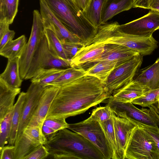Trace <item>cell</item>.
Masks as SVG:
<instances>
[{"label": "cell", "instance_id": "42", "mask_svg": "<svg viewBox=\"0 0 159 159\" xmlns=\"http://www.w3.org/2000/svg\"><path fill=\"white\" fill-rule=\"evenodd\" d=\"M10 24L5 20H0V39L10 29Z\"/></svg>", "mask_w": 159, "mask_h": 159}, {"label": "cell", "instance_id": "47", "mask_svg": "<svg viewBox=\"0 0 159 159\" xmlns=\"http://www.w3.org/2000/svg\"><path fill=\"white\" fill-rule=\"evenodd\" d=\"M157 105L156 106L157 108L159 109V96L158 97V100H157Z\"/></svg>", "mask_w": 159, "mask_h": 159}, {"label": "cell", "instance_id": "7", "mask_svg": "<svg viewBox=\"0 0 159 159\" xmlns=\"http://www.w3.org/2000/svg\"><path fill=\"white\" fill-rule=\"evenodd\" d=\"M70 67V60L59 57L50 49L44 34L34 54L24 80L31 79L44 69Z\"/></svg>", "mask_w": 159, "mask_h": 159}, {"label": "cell", "instance_id": "14", "mask_svg": "<svg viewBox=\"0 0 159 159\" xmlns=\"http://www.w3.org/2000/svg\"><path fill=\"white\" fill-rule=\"evenodd\" d=\"M59 88L52 86H49L45 88L37 107L26 128L42 126L43 121Z\"/></svg>", "mask_w": 159, "mask_h": 159}, {"label": "cell", "instance_id": "6", "mask_svg": "<svg viewBox=\"0 0 159 159\" xmlns=\"http://www.w3.org/2000/svg\"><path fill=\"white\" fill-rule=\"evenodd\" d=\"M106 105L118 117L145 125L158 127L159 115L153 105L148 109H139L131 102H123L115 99L112 96L105 100Z\"/></svg>", "mask_w": 159, "mask_h": 159}, {"label": "cell", "instance_id": "25", "mask_svg": "<svg viewBox=\"0 0 159 159\" xmlns=\"http://www.w3.org/2000/svg\"><path fill=\"white\" fill-rule=\"evenodd\" d=\"M25 96L26 92H20L19 94L17 100L14 104L11 129L8 139L9 145H14L16 140Z\"/></svg>", "mask_w": 159, "mask_h": 159}, {"label": "cell", "instance_id": "46", "mask_svg": "<svg viewBox=\"0 0 159 159\" xmlns=\"http://www.w3.org/2000/svg\"><path fill=\"white\" fill-rule=\"evenodd\" d=\"M155 109L156 112H157V113L159 115V109L157 108V107H155Z\"/></svg>", "mask_w": 159, "mask_h": 159}, {"label": "cell", "instance_id": "31", "mask_svg": "<svg viewBox=\"0 0 159 159\" xmlns=\"http://www.w3.org/2000/svg\"><path fill=\"white\" fill-rule=\"evenodd\" d=\"M99 123L104 131L112 151V159H121L116 139L112 117L106 121Z\"/></svg>", "mask_w": 159, "mask_h": 159}, {"label": "cell", "instance_id": "43", "mask_svg": "<svg viewBox=\"0 0 159 159\" xmlns=\"http://www.w3.org/2000/svg\"><path fill=\"white\" fill-rule=\"evenodd\" d=\"M133 7H139L148 9V6L150 0H133Z\"/></svg>", "mask_w": 159, "mask_h": 159}, {"label": "cell", "instance_id": "20", "mask_svg": "<svg viewBox=\"0 0 159 159\" xmlns=\"http://www.w3.org/2000/svg\"><path fill=\"white\" fill-rule=\"evenodd\" d=\"M133 0H105L101 14V24L118 14L129 10L133 7Z\"/></svg>", "mask_w": 159, "mask_h": 159}, {"label": "cell", "instance_id": "26", "mask_svg": "<svg viewBox=\"0 0 159 159\" xmlns=\"http://www.w3.org/2000/svg\"><path fill=\"white\" fill-rule=\"evenodd\" d=\"M26 43L25 36L22 35L7 43L0 49V54L8 59L20 57Z\"/></svg>", "mask_w": 159, "mask_h": 159}, {"label": "cell", "instance_id": "37", "mask_svg": "<svg viewBox=\"0 0 159 159\" xmlns=\"http://www.w3.org/2000/svg\"><path fill=\"white\" fill-rule=\"evenodd\" d=\"M67 58L70 60L77 52L85 46L81 43H76L68 42H61Z\"/></svg>", "mask_w": 159, "mask_h": 159}, {"label": "cell", "instance_id": "29", "mask_svg": "<svg viewBox=\"0 0 159 159\" xmlns=\"http://www.w3.org/2000/svg\"><path fill=\"white\" fill-rule=\"evenodd\" d=\"M105 0H91L89 6L83 13L90 22L95 28L101 25V16Z\"/></svg>", "mask_w": 159, "mask_h": 159}, {"label": "cell", "instance_id": "1", "mask_svg": "<svg viewBox=\"0 0 159 159\" xmlns=\"http://www.w3.org/2000/svg\"><path fill=\"white\" fill-rule=\"evenodd\" d=\"M109 98L98 79L84 76L59 88L46 117L66 119L74 116Z\"/></svg>", "mask_w": 159, "mask_h": 159}, {"label": "cell", "instance_id": "19", "mask_svg": "<svg viewBox=\"0 0 159 159\" xmlns=\"http://www.w3.org/2000/svg\"><path fill=\"white\" fill-rule=\"evenodd\" d=\"M21 89L13 88L0 79V120L13 108L16 97Z\"/></svg>", "mask_w": 159, "mask_h": 159}, {"label": "cell", "instance_id": "40", "mask_svg": "<svg viewBox=\"0 0 159 159\" xmlns=\"http://www.w3.org/2000/svg\"><path fill=\"white\" fill-rule=\"evenodd\" d=\"M15 150V145L5 146L0 151V159H14Z\"/></svg>", "mask_w": 159, "mask_h": 159}, {"label": "cell", "instance_id": "36", "mask_svg": "<svg viewBox=\"0 0 159 159\" xmlns=\"http://www.w3.org/2000/svg\"><path fill=\"white\" fill-rule=\"evenodd\" d=\"M113 112L109 107L106 105L93 110L90 117L99 123L102 122L110 119L112 117Z\"/></svg>", "mask_w": 159, "mask_h": 159}, {"label": "cell", "instance_id": "4", "mask_svg": "<svg viewBox=\"0 0 159 159\" xmlns=\"http://www.w3.org/2000/svg\"><path fill=\"white\" fill-rule=\"evenodd\" d=\"M118 23H106L98 28L95 42L123 46L143 55H149L157 47L158 42L152 35L142 37L123 33L117 29Z\"/></svg>", "mask_w": 159, "mask_h": 159}, {"label": "cell", "instance_id": "48", "mask_svg": "<svg viewBox=\"0 0 159 159\" xmlns=\"http://www.w3.org/2000/svg\"></svg>", "mask_w": 159, "mask_h": 159}, {"label": "cell", "instance_id": "12", "mask_svg": "<svg viewBox=\"0 0 159 159\" xmlns=\"http://www.w3.org/2000/svg\"><path fill=\"white\" fill-rule=\"evenodd\" d=\"M39 4L40 13L44 29L52 31L61 42L81 43L79 38L68 30L55 16L44 0H39Z\"/></svg>", "mask_w": 159, "mask_h": 159}, {"label": "cell", "instance_id": "41", "mask_svg": "<svg viewBox=\"0 0 159 159\" xmlns=\"http://www.w3.org/2000/svg\"><path fill=\"white\" fill-rule=\"evenodd\" d=\"M15 34L14 30H9L0 39V49L7 43L13 40Z\"/></svg>", "mask_w": 159, "mask_h": 159}, {"label": "cell", "instance_id": "39", "mask_svg": "<svg viewBox=\"0 0 159 159\" xmlns=\"http://www.w3.org/2000/svg\"><path fill=\"white\" fill-rule=\"evenodd\" d=\"M132 121L135 123L139 126L143 128L152 137L157 145L159 152V127L145 125L139 122Z\"/></svg>", "mask_w": 159, "mask_h": 159}, {"label": "cell", "instance_id": "30", "mask_svg": "<svg viewBox=\"0 0 159 159\" xmlns=\"http://www.w3.org/2000/svg\"><path fill=\"white\" fill-rule=\"evenodd\" d=\"M19 0H0V20H5L10 24L18 11Z\"/></svg>", "mask_w": 159, "mask_h": 159}, {"label": "cell", "instance_id": "18", "mask_svg": "<svg viewBox=\"0 0 159 159\" xmlns=\"http://www.w3.org/2000/svg\"><path fill=\"white\" fill-rule=\"evenodd\" d=\"M150 89L146 85L134 78L128 83L115 91L112 96L123 102H132L143 95Z\"/></svg>", "mask_w": 159, "mask_h": 159}, {"label": "cell", "instance_id": "23", "mask_svg": "<svg viewBox=\"0 0 159 159\" xmlns=\"http://www.w3.org/2000/svg\"><path fill=\"white\" fill-rule=\"evenodd\" d=\"M19 61V57L8 59L6 68L0 75V79L15 88H20L23 81L20 74Z\"/></svg>", "mask_w": 159, "mask_h": 159}, {"label": "cell", "instance_id": "28", "mask_svg": "<svg viewBox=\"0 0 159 159\" xmlns=\"http://www.w3.org/2000/svg\"><path fill=\"white\" fill-rule=\"evenodd\" d=\"M86 70L82 67L67 68L49 86L60 88L85 76Z\"/></svg>", "mask_w": 159, "mask_h": 159}, {"label": "cell", "instance_id": "2", "mask_svg": "<svg viewBox=\"0 0 159 159\" xmlns=\"http://www.w3.org/2000/svg\"><path fill=\"white\" fill-rule=\"evenodd\" d=\"M56 159H105L101 152L83 136L66 128L58 131L43 144Z\"/></svg>", "mask_w": 159, "mask_h": 159}, {"label": "cell", "instance_id": "17", "mask_svg": "<svg viewBox=\"0 0 159 159\" xmlns=\"http://www.w3.org/2000/svg\"><path fill=\"white\" fill-rule=\"evenodd\" d=\"M105 44L104 51L102 57L95 61L92 64L101 61H114L117 63L116 68L139 54L123 46L111 43Z\"/></svg>", "mask_w": 159, "mask_h": 159}, {"label": "cell", "instance_id": "44", "mask_svg": "<svg viewBox=\"0 0 159 159\" xmlns=\"http://www.w3.org/2000/svg\"><path fill=\"white\" fill-rule=\"evenodd\" d=\"M79 8L82 11L89 6L91 0H73Z\"/></svg>", "mask_w": 159, "mask_h": 159}, {"label": "cell", "instance_id": "33", "mask_svg": "<svg viewBox=\"0 0 159 159\" xmlns=\"http://www.w3.org/2000/svg\"><path fill=\"white\" fill-rule=\"evenodd\" d=\"M13 110L14 107L2 120H0V151L5 145L8 143L11 127Z\"/></svg>", "mask_w": 159, "mask_h": 159}, {"label": "cell", "instance_id": "13", "mask_svg": "<svg viewBox=\"0 0 159 159\" xmlns=\"http://www.w3.org/2000/svg\"><path fill=\"white\" fill-rule=\"evenodd\" d=\"M45 88L38 84L31 82L26 92L16 140L27 127L37 107Z\"/></svg>", "mask_w": 159, "mask_h": 159}, {"label": "cell", "instance_id": "34", "mask_svg": "<svg viewBox=\"0 0 159 159\" xmlns=\"http://www.w3.org/2000/svg\"><path fill=\"white\" fill-rule=\"evenodd\" d=\"M159 96V88L149 90L143 95L133 100L131 102L142 107H148L157 102Z\"/></svg>", "mask_w": 159, "mask_h": 159}, {"label": "cell", "instance_id": "24", "mask_svg": "<svg viewBox=\"0 0 159 159\" xmlns=\"http://www.w3.org/2000/svg\"><path fill=\"white\" fill-rule=\"evenodd\" d=\"M116 62L101 61L95 63L86 70L85 75L94 76L98 79L104 85L108 76L116 68Z\"/></svg>", "mask_w": 159, "mask_h": 159}, {"label": "cell", "instance_id": "45", "mask_svg": "<svg viewBox=\"0 0 159 159\" xmlns=\"http://www.w3.org/2000/svg\"><path fill=\"white\" fill-rule=\"evenodd\" d=\"M148 9L159 12V0H150Z\"/></svg>", "mask_w": 159, "mask_h": 159}, {"label": "cell", "instance_id": "21", "mask_svg": "<svg viewBox=\"0 0 159 159\" xmlns=\"http://www.w3.org/2000/svg\"><path fill=\"white\" fill-rule=\"evenodd\" d=\"M138 71L134 78V79L146 85L151 90L159 88V57L152 65Z\"/></svg>", "mask_w": 159, "mask_h": 159}, {"label": "cell", "instance_id": "35", "mask_svg": "<svg viewBox=\"0 0 159 159\" xmlns=\"http://www.w3.org/2000/svg\"><path fill=\"white\" fill-rule=\"evenodd\" d=\"M42 125L47 127L55 134L60 130L68 128L69 124L65 118L46 117Z\"/></svg>", "mask_w": 159, "mask_h": 159}, {"label": "cell", "instance_id": "3", "mask_svg": "<svg viewBox=\"0 0 159 159\" xmlns=\"http://www.w3.org/2000/svg\"><path fill=\"white\" fill-rule=\"evenodd\" d=\"M55 16L85 46L91 44L98 28L87 19L73 0H44Z\"/></svg>", "mask_w": 159, "mask_h": 159}, {"label": "cell", "instance_id": "38", "mask_svg": "<svg viewBox=\"0 0 159 159\" xmlns=\"http://www.w3.org/2000/svg\"><path fill=\"white\" fill-rule=\"evenodd\" d=\"M50 154L47 148L43 144H42L34 150L24 159H45Z\"/></svg>", "mask_w": 159, "mask_h": 159}, {"label": "cell", "instance_id": "8", "mask_svg": "<svg viewBox=\"0 0 159 159\" xmlns=\"http://www.w3.org/2000/svg\"><path fill=\"white\" fill-rule=\"evenodd\" d=\"M68 129L89 141L101 152L105 159H113L112 151L99 122L89 117L83 121L69 124Z\"/></svg>", "mask_w": 159, "mask_h": 159}, {"label": "cell", "instance_id": "15", "mask_svg": "<svg viewBox=\"0 0 159 159\" xmlns=\"http://www.w3.org/2000/svg\"><path fill=\"white\" fill-rule=\"evenodd\" d=\"M105 44L94 42L80 49L70 60V67H84L92 64L100 58L104 50Z\"/></svg>", "mask_w": 159, "mask_h": 159}, {"label": "cell", "instance_id": "11", "mask_svg": "<svg viewBox=\"0 0 159 159\" xmlns=\"http://www.w3.org/2000/svg\"><path fill=\"white\" fill-rule=\"evenodd\" d=\"M117 29L125 33L142 37L152 35L159 29V12L150 10L144 16L125 24L117 25Z\"/></svg>", "mask_w": 159, "mask_h": 159}, {"label": "cell", "instance_id": "5", "mask_svg": "<svg viewBox=\"0 0 159 159\" xmlns=\"http://www.w3.org/2000/svg\"><path fill=\"white\" fill-rule=\"evenodd\" d=\"M125 159H159V152L155 141L138 125L133 129L129 136L125 150Z\"/></svg>", "mask_w": 159, "mask_h": 159}, {"label": "cell", "instance_id": "9", "mask_svg": "<svg viewBox=\"0 0 159 159\" xmlns=\"http://www.w3.org/2000/svg\"><path fill=\"white\" fill-rule=\"evenodd\" d=\"M44 35V28L41 15L39 11L34 10L30 35L19 57L20 74L22 80H24L34 54Z\"/></svg>", "mask_w": 159, "mask_h": 159}, {"label": "cell", "instance_id": "22", "mask_svg": "<svg viewBox=\"0 0 159 159\" xmlns=\"http://www.w3.org/2000/svg\"><path fill=\"white\" fill-rule=\"evenodd\" d=\"M43 144L25 131H24L16 141L14 159H24L34 150Z\"/></svg>", "mask_w": 159, "mask_h": 159}, {"label": "cell", "instance_id": "27", "mask_svg": "<svg viewBox=\"0 0 159 159\" xmlns=\"http://www.w3.org/2000/svg\"><path fill=\"white\" fill-rule=\"evenodd\" d=\"M66 69L52 68L42 70L31 79V81L46 87L61 75Z\"/></svg>", "mask_w": 159, "mask_h": 159}, {"label": "cell", "instance_id": "32", "mask_svg": "<svg viewBox=\"0 0 159 159\" xmlns=\"http://www.w3.org/2000/svg\"><path fill=\"white\" fill-rule=\"evenodd\" d=\"M44 34L50 49L59 57L67 59L62 43L55 33L49 29H44Z\"/></svg>", "mask_w": 159, "mask_h": 159}, {"label": "cell", "instance_id": "16", "mask_svg": "<svg viewBox=\"0 0 159 159\" xmlns=\"http://www.w3.org/2000/svg\"><path fill=\"white\" fill-rule=\"evenodd\" d=\"M112 118L116 140L121 159H125V150L129 136L137 125L129 119L116 116L113 112Z\"/></svg>", "mask_w": 159, "mask_h": 159}, {"label": "cell", "instance_id": "10", "mask_svg": "<svg viewBox=\"0 0 159 159\" xmlns=\"http://www.w3.org/2000/svg\"><path fill=\"white\" fill-rule=\"evenodd\" d=\"M142 61V55L139 54L112 71L104 84L110 97L115 91L134 79Z\"/></svg>", "mask_w": 159, "mask_h": 159}]
</instances>
